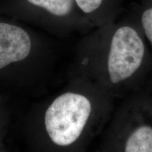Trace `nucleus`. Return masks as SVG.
I'll use <instances>...</instances> for the list:
<instances>
[{"label": "nucleus", "mask_w": 152, "mask_h": 152, "mask_svg": "<svg viewBox=\"0 0 152 152\" xmlns=\"http://www.w3.org/2000/svg\"><path fill=\"white\" fill-rule=\"evenodd\" d=\"M152 52V0H139L132 13Z\"/></svg>", "instance_id": "obj_7"}, {"label": "nucleus", "mask_w": 152, "mask_h": 152, "mask_svg": "<svg viewBox=\"0 0 152 152\" xmlns=\"http://www.w3.org/2000/svg\"><path fill=\"white\" fill-rule=\"evenodd\" d=\"M32 39L25 28L0 19V71L22 61L30 55Z\"/></svg>", "instance_id": "obj_5"}, {"label": "nucleus", "mask_w": 152, "mask_h": 152, "mask_svg": "<svg viewBox=\"0 0 152 152\" xmlns=\"http://www.w3.org/2000/svg\"><path fill=\"white\" fill-rule=\"evenodd\" d=\"M103 131L100 150L152 152V96L145 89L123 99Z\"/></svg>", "instance_id": "obj_3"}, {"label": "nucleus", "mask_w": 152, "mask_h": 152, "mask_svg": "<svg viewBox=\"0 0 152 152\" xmlns=\"http://www.w3.org/2000/svg\"><path fill=\"white\" fill-rule=\"evenodd\" d=\"M85 41L81 76L115 100L144 88L152 73V52L132 15L95 28Z\"/></svg>", "instance_id": "obj_1"}, {"label": "nucleus", "mask_w": 152, "mask_h": 152, "mask_svg": "<svg viewBox=\"0 0 152 152\" xmlns=\"http://www.w3.org/2000/svg\"><path fill=\"white\" fill-rule=\"evenodd\" d=\"M1 8L15 16L42 20L62 31L94 28L75 0H7Z\"/></svg>", "instance_id": "obj_4"}, {"label": "nucleus", "mask_w": 152, "mask_h": 152, "mask_svg": "<svg viewBox=\"0 0 152 152\" xmlns=\"http://www.w3.org/2000/svg\"><path fill=\"white\" fill-rule=\"evenodd\" d=\"M144 88L145 89V90H147L152 96V73H151V75H150V77H149V80H148L147 84H146V85L144 86Z\"/></svg>", "instance_id": "obj_8"}, {"label": "nucleus", "mask_w": 152, "mask_h": 152, "mask_svg": "<svg viewBox=\"0 0 152 152\" xmlns=\"http://www.w3.org/2000/svg\"><path fill=\"white\" fill-rule=\"evenodd\" d=\"M73 82L51 102L45 114L47 137L61 149L87 145L103 132L115 109V99L96 83L81 75Z\"/></svg>", "instance_id": "obj_2"}, {"label": "nucleus", "mask_w": 152, "mask_h": 152, "mask_svg": "<svg viewBox=\"0 0 152 152\" xmlns=\"http://www.w3.org/2000/svg\"><path fill=\"white\" fill-rule=\"evenodd\" d=\"M76 4L95 28L118 18L124 0H75Z\"/></svg>", "instance_id": "obj_6"}]
</instances>
